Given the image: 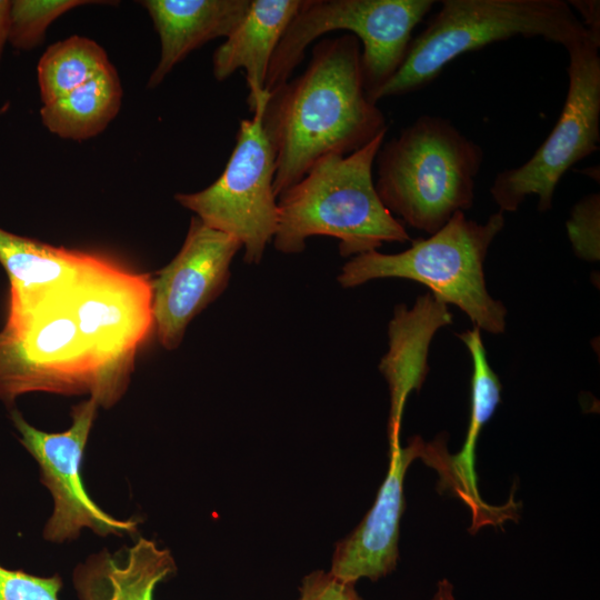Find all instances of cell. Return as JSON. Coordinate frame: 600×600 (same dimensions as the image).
<instances>
[{
    "label": "cell",
    "mask_w": 600,
    "mask_h": 600,
    "mask_svg": "<svg viewBox=\"0 0 600 600\" xmlns=\"http://www.w3.org/2000/svg\"><path fill=\"white\" fill-rule=\"evenodd\" d=\"M71 302L108 389L118 400L136 352L153 324L150 276L104 257L73 284Z\"/></svg>",
    "instance_id": "10"
},
{
    "label": "cell",
    "mask_w": 600,
    "mask_h": 600,
    "mask_svg": "<svg viewBox=\"0 0 600 600\" xmlns=\"http://www.w3.org/2000/svg\"><path fill=\"white\" fill-rule=\"evenodd\" d=\"M122 87L111 64L70 93L42 104L40 118L53 134L83 141L101 133L118 114Z\"/></svg>",
    "instance_id": "20"
},
{
    "label": "cell",
    "mask_w": 600,
    "mask_h": 600,
    "mask_svg": "<svg viewBox=\"0 0 600 600\" xmlns=\"http://www.w3.org/2000/svg\"><path fill=\"white\" fill-rule=\"evenodd\" d=\"M103 258L54 247L0 228V263L10 281L7 316L33 309L77 282Z\"/></svg>",
    "instance_id": "15"
},
{
    "label": "cell",
    "mask_w": 600,
    "mask_h": 600,
    "mask_svg": "<svg viewBox=\"0 0 600 600\" xmlns=\"http://www.w3.org/2000/svg\"><path fill=\"white\" fill-rule=\"evenodd\" d=\"M417 458L431 459V443L418 436L407 447H390L389 469L372 508L357 529L336 546L330 570L333 577L356 584L361 578L374 581L394 570L404 476Z\"/></svg>",
    "instance_id": "13"
},
{
    "label": "cell",
    "mask_w": 600,
    "mask_h": 600,
    "mask_svg": "<svg viewBox=\"0 0 600 600\" xmlns=\"http://www.w3.org/2000/svg\"><path fill=\"white\" fill-rule=\"evenodd\" d=\"M176 571L166 549L146 538L117 552L89 557L73 572L80 600H153L156 586Z\"/></svg>",
    "instance_id": "18"
},
{
    "label": "cell",
    "mask_w": 600,
    "mask_h": 600,
    "mask_svg": "<svg viewBox=\"0 0 600 600\" xmlns=\"http://www.w3.org/2000/svg\"><path fill=\"white\" fill-rule=\"evenodd\" d=\"M98 406L93 398L74 406L72 423L62 432L34 428L16 409L10 413L20 443L37 461L40 481L53 498V512L43 529L47 541L73 540L83 528L99 536L137 532V519L119 520L104 512L82 483V459Z\"/></svg>",
    "instance_id": "11"
},
{
    "label": "cell",
    "mask_w": 600,
    "mask_h": 600,
    "mask_svg": "<svg viewBox=\"0 0 600 600\" xmlns=\"http://www.w3.org/2000/svg\"><path fill=\"white\" fill-rule=\"evenodd\" d=\"M568 238L577 257L598 261L600 257V196L590 193L579 200L567 220Z\"/></svg>",
    "instance_id": "23"
},
{
    "label": "cell",
    "mask_w": 600,
    "mask_h": 600,
    "mask_svg": "<svg viewBox=\"0 0 600 600\" xmlns=\"http://www.w3.org/2000/svg\"><path fill=\"white\" fill-rule=\"evenodd\" d=\"M11 1L0 0V62L4 46L9 40V16Z\"/></svg>",
    "instance_id": "27"
},
{
    "label": "cell",
    "mask_w": 600,
    "mask_h": 600,
    "mask_svg": "<svg viewBox=\"0 0 600 600\" xmlns=\"http://www.w3.org/2000/svg\"><path fill=\"white\" fill-rule=\"evenodd\" d=\"M73 284L29 311L7 316L0 331V400L11 403L33 391L88 392L99 406H112L72 308Z\"/></svg>",
    "instance_id": "6"
},
{
    "label": "cell",
    "mask_w": 600,
    "mask_h": 600,
    "mask_svg": "<svg viewBox=\"0 0 600 600\" xmlns=\"http://www.w3.org/2000/svg\"><path fill=\"white\" fill-rule=\"evenodd\" d=\"M452 322L447 304L428 292L411 308L399 304L388 328L389 350L379 370L390 392L389 446L400 444L401 420L406 401L419 391L429 371L428 353L436 332Z\"/></svg>",
    "instance_id": "14"
},
{
    "label": "cell",
    "mask_w": 600,
    "mask_h": 600,
    "mask_svg": "<svg viewBox=\"0 0 600 600\" xmlns=\"http://www.w3.org/2000/svg\"><path fill=\"white\" fill-rule=\"evenodd\" d=\"M262 127L276 157L277 198L322 157L350 154L386 134V117L364 90L358 38L319 40L303 72L269 92Z\"/></svg>",
    "instance_id": "1"
},
{
    "label": "cell",
    "mask_w": 600,
    "mask_h": 600,
    "mask_svg": "<svg viewBox=\"0 0 600 600\" xmlns=\"http://www.w3.org/2000/svg\"><path fill=\"white\" fill-rule=\"evenodd\" d=\"M384 137L350 154L322 157L279 196L272 239L278 251L300 253L314 236L337 238L342 257L410 240L403 224L380 200L373 181V164Z\"/></svg>",
    "instance_id": "2"
},
{
    "label": "cell",
    "mask_w": 600,
    "mask_h": 600,
    "mask_svg": "<svg viewBox=\"0 0 600 600\" xmlns=\"http://www.w3.org/2000/svg\"><path fill=\"white\" fill-rule=\"evenodd\" d=\"M300 600H363L354 583L341 581L330 571H314L302 580Z\"/></svg>",
    "instance_id": "25"
},
{
    "label": "cell",
    "mask_w": 600,
    "mask_h": 600,
    "mask_svg": "<svg viewBox=\"0 0 600 600\" xmlns=\"http://www.w3.org/2000/svg\"><path fill=\"white\" fill-rule=\"evenodd\" d=\"M587 33L562 0H444L373 101L420 90L452 60L494 42L539 37L567 48Z\"/></svg>",
    "instance_id": "4"
},
{
    "label": "cell",
    "mask_w": 600,
    "mask_h": 600,
    "mask_svg": "<svg viewBox=\"0 0 600 600\" xmlns=\"http://www.w3.org/2000/svg\"><path fill=\"white\" fill-rule=\"evenodd\" d=\"M268 100V99H267ZM267 100L240 122L236 144L220 177L209 187L174 199L208 227L238 239L243 260L261 261L279 219L274 194L276 157L262 127Z\"/></svg>",
    "instance_id": "9"
},
{
    "label": "cell",
    "mask_w": 600,
    "mask_h": 600,
    "mask_svg": "<svg viewBox=\"0 0 600 600\" xmlns=\"http://www.w3.org/2000/svg\"><path fill=\"white\" fill-rule=\"evenodd\" d=\"M301 4L302 0H250L243 19L213 52L212 73L218 81L244 71L251 113L269 97L264 84L273 53Z\"/></svg>",
    "instance_id": "16"
},
{
    "label": "cell",
    "mask_w": 600,
    "mask_h": 600,
    "mask_svg": "<svg viewBox=\"0 0 600 600\" xmlns=\"http://www.w3.org/2000/svg\"><path fill=\"white\" fill-rule=\"evenodd\" d=\"M61 578L38 577L0 563V600H59Z\"/></svg>",
    "instance_id": "24"
},
{
    "label": "cell",
    "mask_w": 600,
    "mask_h": 600,
    "mask_svg": "<svg viewBox=\"0 0 600 600\" xmlns=\"http://www.w3.org/2000/svg\"><path fill=\"white\" fill-rule=\"evenodd\" d=\"M504 226L502 211L486 222L457 212L441 229L393 254L372 250L354 256L341 269L338 282L353 288L370 280L403 278L427 286L433 297L462 310L479 330L504 331L507 309L487 289L483 263Z\"/></svg>",
    "instance_id": "5"
},
{
    "label": "cell",
    "mask_w": 600,
    "mask_h": 600,
    "mask_svg": "<svg viewBox=\"0 0 600 600\" xmlns=\"http://www.w3.org/2000/svg\"><path fill=\"white\" fill-rule=\"evenodd\" d=\"M160 39V59L148 88L158 87L189 53L227 38L246 16L250 0H143Z\"/></svg>",
    "instance_id": "17"
},
{
    "label": "cell",
    "mask_w": 600,
    "mask_h": 600,
    "mask_svg": "<svg viewBox=\"0 0 600 600\" xmlns=\"http://www.w3.org/2000/svg\"><path fill=\"white\" fill-rule=\"evenodd\" d=\"M241 248L234 237L192 217L181 249L151 280L153 324L166 349H176L189 322L224 290Z\"/></svg>",
    "instance_id": "12"
},
{
    "label": "cell",
    "mask_w": 600,
    "mask_h": 600,
    "mask_svg": "<svg viewBox=\"0 0 600 600\" xmlns=\"http://www.w3.org/2000/svg\"><path fill=\"white\" fill-rule=\"evenodd\" d=\"M469 350L472 359L470 420L464 443L459 453L448 458V468L442 481L444 487H452L456 493L472 509L481 522H496L488 507L480 498L474 472V454L479 436L484 424L493 416L501 400V383L492 370L486 354L480 330L474 327L457 334Z\"/></svg>",
    "instance_id": "19"
},
{
    "label": "cell",
    "mask_w": 600,
    "mask_h": 600,
    "mask_svg": "<svg viewBox=\"0 0 600 600\" xmlns=\"http://www.w3.org/2000/svg\"><path fill=\"white\" fill-rule=\"evenodd\" d=\"M433 4L432 0H302L273 53L266 91L292 78L309 44L326 33L344 30L362 44L364 90L374 102L376 93L402 64L413 29Z\"/></svg>",
    "instance_id": "7"
},
{
    "label": "cell",
    "mask_w": 600,
    "mask_h": 600,
    "mask_svg": "<svg viewBox=\"0 0 600 600\" xmlns=\"http://www.w3.org/2000/svg\"><path fill=\"white\" fill-rule=\"evenodd\" d=\"M568 4L581 17V23L588 34L600 43V2L598 0H569Z\"/></svg>",
    "instance_id": "26"
},
{
    "label": "cell",
    "mask_w": 600,
    "mask_h": 600,
    "mask_svg": "<svg viewBox=\"0 0 600 600\" xmlns=\"http://www.w3.org/2000/svg\"><path fill=\"white\" fill-rule=\"evenodd\" d=\"M109 66L106 50L94 40L71 36L54 42L43 52L37 67L42 104L70 93Z\"/></svg>",
    "instance_id": "21"
},
{
    "label": "cell",
    "mask_w": 600,
    "mask_h": 600,
    "mask_svg": "<svg viewBox=\"0 0 600 600\" xmlns=\"http://www.w3.org/2000/svg\"><path fill=\"white\" fill-rule=\"evenodd\" d=\"M432 600H456L453 586L449 580L442 579L438 582L437 591Z\"/></svg>",
    "instance_id": "28"
},
{
    "label": "cell",
    "mask_w": 600,
    "mask_h": 600,
    "mask_svg": "<svg viewBox=\"0 0 600 600\" xmlns=\"http://www.w3.org/2000/svg\"><path fill=\"white\" fill-rule=\"evenodd\" d=\"M92 0H13L9 16L8 42L18 50H32L44 40L49 26L68 11Z\"/></svg>",
    "instance_id": "22"
},
{
    "label": "cell",
    "mask_w": 600,
    "mask_h": 600,
    "mask_svg": "<svg viewBox=\"0 0 600 600\" xmlns=\"http://www.w3.org/2000/svg\"><path fill=\"white\" fill-rule=\"evenodd\" d=\"M600 43L588 33L566 48L569 57L568 91L561 113L541 146L524 163L493 179L490 194L504 212H513L530 196L538 210L552 208L556 188L577 162L599 149Z\"/></svg>",
    "instance_id": "8"
},
{
    "label": "cell",
    "mask_w": 600,
    "mask_h": 600,
    "mask_svg": "<svg viewBox=\"0 0 600 600\" xmlns=\"http://www.w3.org/2000/svg\"><path fill=\"white\" fill-rule=\"evenodd\" d=\"M483 157L449 119L424 114L382 143L376 190L393 216L432 234L472 207Z\"/></svg>",
    "instance_id": "3"
}]
</instances>
